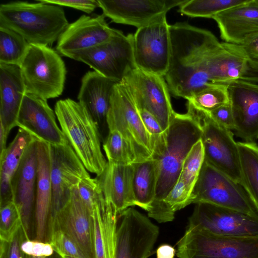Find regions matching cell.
Here are the masks:
<instances>
[{
  "mask_svg": "<svg viewBox=\"0 0 258 258\" xmlns=\"http://www.w3.org/2000/svg\"><path fill=\"white\" fill-rule=\"evenodd\" d=\"M177 245L178 258H258V237L220 236L187 228Z\"/></svg>",
  "mask_w": 258,
  "mask_h": 258,
  "instance_id": "10",
  "label": "cell"
},
{
  "mask_svg": "<svg viewBox=\"0 0 258 258\" xmlns=\"http://www.w3.org/2000/svg\"><path fill=\"white\" fill-rule=\"evenodd\" d=\"M55 229L64 232L89 258H94L91 215L80 197L77 186L73 188L67 204L48 221L46 237Z\"/></svg>",
  "mask_w": 258,
  "mask_h": 258,
  "instance_id": "17",
  "label": "cell"
},
{
  "mask_svg": "<svg viewBox=\"0 0 258 258\" xmlns=\"http://www.w3.org/2000/svg\"><path fill=\"white\" fill-rule=\"evenodd\" d=\"M204 161V148L201 139L193 145L187 154L179 176V178L192 190Z\"/></svg>",
  "mask_w": 258,
  "mask_h": 258,
  "instance_id": "36",
  "label": "cell"
},
{
  "mask_svg": "<svg viewBox=\"0 0 258 258\" xmlns=\"http://www.w3.org/2000/svg\"><path fill=\"white\" fill-rule=\"evenodd\" d=\"M43 3L66 6L84 12L87 14L93 12L99 7L97 0H37Z\"/></svg>",
  "mask_w": 258,
  "mask_h": 258,
  "instance_id": "43",
  "label": "cell"
},
{
  "mask_svg": "<svg viewBox=\"0 0 258 258\" xmlns=\"http://www.w3.org/2000/svg\"><path fill=\"white\" fill-rule=\"evenodd\" d=\"M236 135L244 142L258 140V84L233 81L226 84Z\"/></svg>",
  "mask_w": 258,
  "mask_h": 258,
  "instance_id": "22",
  "label": "cell"
},
{
  "mask_svg": "<svg viewBox=\"0 0 258 258\" xmlns=\"http://www.w3.org/2000/svg\"><path fill=\"white\" fill-rule=\"evenodd\" d=\"M213 19L224 42L244 45L258 36V0H246Z\"/></svg>",
  "mask_w": 258,
  "mask_h": 258,
  "instance_id": "24",
  "label": "cell"
},
{
  "mask_svg": "<svg viewBox=\"0 0 258 258\" xmlns=\"http://www.w3.org/2000/svg\"><path fill=\"white\" fill-rule=\"evenodd\" d=\"M49 148L52 202L48 221L67 204L73 188L82 180L90 177L68 142L62 145L49 144Z\"/></svg>",
  "mask_w": 258,
  "mask_h": 258,
  "instance_id": "15",
  "label": "cell"
},
{
  "mask_svg": "<svg viewBox=\"0 0 258 258\" xmlns=\"http://www.w3.org/2000/svg\"><path fill=\"white\" fill-rule=\"evenodd\" d=\"M54 113L47 100L26 92L16 124L37 140L50 145L64 144L68 141L56 123Z\"/></svg>",
  "mask_w": 258,
  "mask_h": 258,
  "instance_id": "19",
  "label": "cell"
},
{
  "mask_svg": "<svg viewBox=\"0 0 258 258\" xmlns=\"http://www.w3.org/2000/svg\"><path fill=\"white\" fill-rule=\"evenodd\" d=\"M26 93L19 66L0 63V125L8 136L17 126L18 113Z\"/></svg>",
  "mask_w": 258,
  "mask_h": 258,
  "instance_id": "26",
  "label": "cell"
},
{
  "mask_svg": "<svg viewBox=\"0 0 258 258\" xmlns=\"http://www.w3.org/2000/svg\"><path fill=\"white\" fill-rule=\"evenodd\" d=\"M54 112L67 141L86 169L99 175L107 161L101 150V135L95 121L80 102L70 98L58 100Z\"/></svg>",
  "mask_w": 258,
  "mask_h": 258,
  "instance_id": "4",
  "label": "cell"
},
{
  "mask_svg": "<svg viewBox=\"0 0 258 258\" xmlns=\"http://www.w3.org/2000/svg\"><path fill=\"white\" fill-rule=\"evenodd\" d=\"M187 228L225 237H258V218L207 203H197Z\"/></svg>",
  "mask_w": 258,
  "mask_h": 258,
  "instance_id": "13",
  "label": "cell"
},
{
  "mask_svg": "<svg viewBox=\"0 0 258 258\" xmlns=\"http://www.w3.org/2000/svg\"><path fill=\"white\" fill-rule=\"evenodd\" d=\"M29 45L18 33L0 26V63L19 65Z\"/></svg>",
  "mask_w": 258,
  "mask_h": 258,
  "instance_id": "33",
  "label": "cell"
},
{
  "mask_svg": "<svg viewBox=\"0 0 258 258\" xmlns=\"http://www.w3.org/2000/svg\"><path fill=\"white\" fill-rule=\"evenodd\" d=\"M121 82L127 88L137 107L145 109L153 114L163 130L166 131L175 111L164 77L136 69Z\"/></svg>",
  "mask_w": 258,
  "mask_h": 258,
  "instance_id": "14",
  "label": "cell"
},
{
  "mask_svg": "<svg viewBox=\"0 0 258 258\" xmlns=\"http://www.w3.org/2000/svg\"><path fill=\"white\" fill-rule=\"evenodd\" d=\"M55 258H60L58 254L56 253Z\"/></svg>",
  "mask_w": 258,
  "mask_h": 258,
  "instance_id": "50",
  "label": "cell"
},
{
  "mask_svg": "<svg viewBox=\"0 0 258 258\" xmlns=\"http://www.w3.org/2000/svg\"><path fill=\"white\" fill-rule=\"evenodd\" d=\"M242 45L249 52L258 57V36Z\"/></svg>",
  "mask_w": 258,
  "mask_h": 258,
  "instance_id": "46",
  "label": "cell"
},
{
  "mask_svg": "<svg viewBox=\"0 0 258 258\" xmlns=\"http://www.w3.org/2000/svg\"><path fill=\"white\" fill-rule=\"evenodd\" d=\"M133 188L137 206L148 212L156 196L157 170L155 161L150 159L132 164Z\"/></svg>",
  "mask_w": 258,
  "mask_h": 258,
  "instance_id": "30",
  "label": "cell"
},
{
  "mask_svg": "<svg viewBox=\"0 0 258 258\" xmlns=\"http://www.w3.org/2000/svg\"><path fill=\"white\" fill-rule=\"evenodd\" d=\"M103 15L113 22L138 28L166 16L185 0H97Z\"/></svg>",
  "mask_w": 258,
  "mask_h": 258,
  "instance_id": "18",
  "label": "cell"
},
{
  "mask_svg": "<svg viewBox=\"0 0 258 258\" xmlns=\"http://www.w3.org/2000/svg\"><path fill=\"white\" fill-rule=\"evenodd\" d=\"M38 2L1 4L0 26L18 33L29 44L48 46L58 40L69 24L60 6Z\"/></svg>",
  "mask_w": 258,
  "mask_h": 258,
  "instance_id": "3",
  "label": "cell"
},
{
  "mask_svg": "<svg viewBox=\"0 0 258 258\" xmlns=\"http://www.w3.org/2000/svg\"><path fill=\"white\" fill-rule=\"evenodd\" d=\"M9 243L1 240L0 245V258H8Z\"/></svg>",
  "mask_w": 258,
  "mask_h": 258,
  "instance_id": "48",
  "label": "cell"
},
{
  "mask_svg": "<svg viewBox=\"0 0 258 258\" xmlns=\"http://www.w3.org/2000/svg\"><path fill=\"white\" fill-rule=\"evenodd\" d=\"M105 17L103 14L93 17L83 15L69 24L57 40L56 51L67 57L108 41L116 29L109 27Z\"/></svg>",
  "mask_w": 258,
  "mask_h": 258,
  "instance_id": "21",
  "label": "cell"
},
{
  "mask_svg": "<svg viewBox=\"0 0 258 258\" xmlns=\"http://www.w3.org/2000/svg\"><path fill=\"white\" fill-rule=\"evenodd\" d=\"M37 172L34 212L35 239L46 241L52 202L49 144L37 140Z\"/></svg>",
  "mask_w": 258,
  "mask_h": 258,
  "instance_id": "28",
  "label": "cell"
},
{
  "mask_svg": "<svg viewBox=\"0 0 258 258\" xmlns=\"http://www.w3.org/2000/svg\"><path fill=\"white\" fill-rule=\"evenodd\" d=\"M19 66L27 93L46 100L61 95L67 70L56 51L48 46L29 44Z\"/></svg>",
  "mask_w": 258,
  "mask_h": 258,
  "instance_id": "5",
  "label": "cell"
},
{
  "mask_svg": "<svg viewBox=\"0 0 258 258\" xmlns=\"http://www.w3.org/2000/svg\"><path fill=\"white\" fill-rule=\"evenodd\" d=\"M109 131H118L131 149L135 163L152 159L151 141L131 94L121 82L114 86L107 115Z\"/></svg>",
  "mask_w": 258,
  "mask_h": 258,
  "instance_id": "8",
  "label": "cell"
},
{
  "mask_svg": "<svg viewBox=\"0 0 258 258\" xmlns=\"http://www.w3.org/2000/svg\"><path fill=\"white\" fill-rule=\"evenodd\" d=\"M46 241L51 244L60 258H89L75 241L59 229L49 233Z\"/></svg>",
  "mask_w": 258,
  "mask_h": 258,
  "instance_id": "37",
  "label": "cell"
},
{
  "mask_svg": "<svg viewBox=\"0 0 258 258\" xmlns=\"http://www.w3.org/2000/svg\"><path fill=\"white\" fill-rule=\"evenodd\" d=\"M159 234L148 217L128 208L118 216L114 258H148Z\"/></svg>",
  "mask_w": 258,
  "mask_h": 258,
  "instance_id": "16",
  "label": "cell"
},
{
  "mask_svg": "<svg viewBox=\"0 0 258 258\" xmlns=\"http://www.w3.org/2000/svg\"><path fill=\"white\" fill-rule=\"evenodd\" d=\"M35 139L28 132L19 128L13 141L0 154V206L13 201L12 180L26 149Z\"/></svg>",
  "mask_w": 258,
  "mask_h": 258,
  "instance_id": "29",
  "label": "cell"
},
{
  "mask_svg": "<svg viewBox=\"0 0 258 258\" xmlns=\"http://www.w3.org/2000/svg\"><path fill=\"white\" fill-rule=\"evenodd\" d=\"M208 114L220 126L230 131L234 130V119L230 103L218 107Z\"/></svg>",
  "mask_w": 258,
  "mask_h": 258,
  "instance_id": "42",
  "label": "cell"
},
{
  "mask_svg": "<svg viewBox=\"0 0 258 258\" xmlns=\"http://www.w3.org/2000/svg\"><path fill=\"white\" fill-rule=\"evenodd\" d=\"M94 258H114L119 214L99 185L90 209Z\"/></svg>",
  "mask_w": 258,
  "mask_h": 258,
  "instance_id": "25",
  "label": "cell"
},
{
  "mask_svg": "<svg viewBox=\"0 0 258 258\" xmlns=\"http://www.w3.org/2000/svg\"><path fill=\"white\" fill-rule=\"evenodd\" d=\"M133 167L107 161L96 179L105 197L119 215L131 206H137L133 188Z\"/></svg>",
  "mask_w": 258,
  "mask_h": 258,
  "instance_id": "27",
  "label": "cell"
},
{
  "mask_svg": "<svg viewBox=\"0 0 258 258\" xmlns=\"http://www.w3.org/2000/svg\"><path fill=\"white\" fill-rule=\"evenodd\" d=\"M55 252L53 255H52L51 256H50V257H45V256L35 257V256H29V255H26V258H55Z\"/></svg>",
  "mask_w": 258,
  "mask_h": 258,
  "instance_id": "49",
  "label": "cell"
},
{
  "mask_svg": "<svg viewBox=\"0 0 258 258\" xmlns=\"http://www.w3.org/2000/svg\"><path fill=\"white\" fill-rule=\"evenodd\" d=\"M170 56L164 77L173 96L188 99L213 85L206 69L208 51L220 42L210 31L187 22L170 25Z\"/></svg>",
  "mask_w": 258,
  "mask_h": 258,
  "instance_id": "1",
  "label": "cell"
},
{
  "mask_svg": "<svg viewBox=\"0 0 258 258\" xmlns=\"http://www.w3.org/2000/svg\"><path fill=\"white\" fill-rule=\"evenodd\" d=\"M175 252V249L172 246L167 244H162L157 249V258H174Z\"/></svg>",
  "mask_w": 258,
  "mask_h": 258,
  "instance_id": "45",
  "label": "cell"
},
{
  "mask_svg": "<svg viewBox=\"0 0 258 258\" xmlns=\"http://www.w3.org/2000/svg\"><path fill=\"white\" fill-rule=\"evenodd\" d=\"M186 113L201 128L205 160L244 188L239 149L233 133L217 124L208 113L188 102Z\"/></svg>",
  "mask_w": 258,
  "mask_h": 258,
  "instance_id": "6",
  "label": "cell"
},
{
  "mask_svg": "<svg viewBox=\"0 0 258 258\" xmlns=\"http://www.w3.org/2000/svg\"><path fill=\"white\" fill-rule=\"evenodd\" d=\"M246 0H185L178 12L191 18H212L217 14L244 3Z\"/></svg>",
  "mask_w": 258,
  "mask_h": 258,
  "instance_id": "32",
  "label": "cell"
},
{
  "mask_svg": "<svg viewBox=\"0 0 258 258\" xmlns=\"http://www.w3.org/2000/svg\"><path fill=\"white\" fill-rule=\"evenodd\" d=\"M165 132L163 144L152 154L156 163L157 183L155 199L148 212V216L159 223L174 219L175 213L163 200L178 180L187 154L202 135L198 123L189 114L176 112Z\"/></svg>",
  "mask_w": 258,
  "mask_h": 258,
  "instance_id": "2",
  "label": "cell"
},
{
  "mask_svg": "<svg viewBox=\"0 0 258 258\" xmlns=\"http://www.w3.org/2000/svg\"><path fill=\"white\" fill-rule=\"evenodd\" d=\"M103 148L108 162L130 165L135 162L134 154L126 141L117 131H109L103 143Z\"/></svg>",
  "mask_w": 258,
  "mask_h": 258,
  "instance_id": "35",
  "label": "cell"
},
{
  "mask_svg": "<svg viewBox=\"0 0 258 258\" xmlns=\"http://www.w3.org/2000/svg\"><path fill=\"white\" fill-rule=\"evenodd\" d=\"M192 192V190L179 177L163 201L170 210L175 213L191 204Z\"/></svg>",
  "mask_w": 258,
  "mask_h": 258,
  "instance_id": "39",
  "label": "cell"
},
{
  "mask_svg": "<svg viewBox=\"0 0 258 258\" xmlns=\"http://www.w3.org/2000/svg\"><path fill=\"white\" fill-rule=\"evenodd\" d=\"M119 82L95 71H88L83 77L78 95V102L87 110L96 123L103 143L109 130L107 115L115 85Z\"/></svg>",
  "mask_w": 258,
  "mask_h": 258,
  "instance_id": "23",
  "label": "cell"
},
{
  "mask_svg": "<svg viewBox=\"0 0 258 258\" xmlns=\"http://www.w3.org/2000/svg\"><path fill=\"white\" fill-rule=\"evenodd\" d=\"M21 248L25 254L35 257H50L55 253L49 242L36 239H24L21 243Z\"/></svg>",
  "mask_w": 258,
  "mask_h": 258,
  "instance_id": "41",
  "label": "cell"
},
{
  "mask_svg": "<svg viewBox=\"0 0 258 258\" xmlns=\"http://www.w3.org/2000/svg\"><path fill=\"white\" fill-rule=\"evenodd\" d=\"M187 100L196 108L208 113L230 103L227 86L225 84L209 86L198 92Z\"/></svg>",
  "mask_w": 258,
  "mask_h": 258,
  "instance_id": "34",
  "label": "cell"
},
{
  "mask_svg": "<svg viewBox=\"0 0 258 258\" xmlns=\"http://www.w3.org/2000/svg\"><path fill=\"white\" fill-rule=\"evenodd\" d=\"M166 16L138 28L133 34L136 68L162 77L167 71L170 56V25Z\"/></svg>",
  "mask_w": 258,
  "mask_h": 258,
  "instance_id": "12",
  "label": "cell"
},
{
  "mask_svg": "<svg viewBox=\"0 0 258 258\" xmlns=\"http://www.w3.org/2000/svg\"><path fill=\"white\" fill-rule=\"evenodd\" d=\"M191 201V204H209L258 218V209L246 189L205 160Z\"/></svg>",
  "mask_w": 258,
  "mask_h": 258,
  "instance_id": "7",
  "label": "cell"
},
{
  "mask_svg": "<svg viewBox=\"0 0 258 258\" xmlns=\"http://www.w3.org/2000/svg\"><path fill=\"white\" fill-rule=\"evenodd\" d=\"M26 238L22 227L16 233L13 239L9 242L8 258H26L21 248L22 241Z\"/></svg>",
  "mask_w": 258,
  "mask_h": 258,
  "instance_id": "44",
  "label": "cell"
},
{
  "mask_svg": "<svg viewBox=\"0 0 258 258\" xmlns=\"http://www.w3.org/2000/svg\"><path fill=\"white\" fill-rule=\"evenodd\" d=\"M137 109L143 123L150 136L153 154V152L163 143L165 132L153 114L145 109L140 108Z\"/></svg>",
  "mask_w": 258,
  "mask_h": 258,
  "instance_id": "40",
  "label": "cell"
},
{
  "mask_svg": "<svg viewBox=\"0 0 258 258\" xmlns=\"http://www.w3.org/2000/svg\"><path fill=\"white\" fill-rule=\"evenodd\" d=\"M37 140L26 149L11 181L13 200L20 212L26 238H30L31 224L34 216L37 172Z\"/></svg>",
  "mask_w": 258,
  "mask_h": 258,
  "instance_id": "20",
  "label": "cell"
},
{
  "mask_svg": "<svg viewBox=\"0 0 258 258\" xmlns=\"http://www.w3.org/2000/svg\"><path fill=\"white\" fill-rule=\"evenodd\" d=\"M8 137L3 127L0 125V154L7 148L6 143Z\"/></svg>",
  "mask_w": 258,
  "mask_h": 258,
  "instance_id": "47",
  "label": "cell"
},
{
  "mask_svg": "<svg viewBox=\"0 0 258 258\" xmlns=\"http://www.w3.org/2000/svg\"><path fill=\"white\" fill-rule=\"evenodd\" d=\"M206 64L213 84L233 81L258 83V57L242 45L220 42L208 51Z\"/></svg>",
  "mask_w": 258,
  "mask_h": 258,
  "instance_id": "11",
  "label": "cell"
},
{
  "mask_svg": "<svg viewBox=\"0 0 258 258\" xmlns=\"http://www.w3.org/2000/svg\"><path fill=\"white\" fill-rule=\"evenodd\" d=\"M0 208L1 240L9 243L22 227L21 217L14 201L0 206Z\"/></svg>",
  "mask_w": 258,
  "mask_h": 258,
  "instance_id": "38",
  "label": "cell"
},
{
  "mask_svg": "<svg viewBox=\"0 0 258 258\" xmlns=\"http://www.w3.org/2000/svg\"><path fill=\"white\" fill-rule=\"evenodd\" d=\"M67 57L85 63L96 72L117 82L137 69L134 58L133 34L125 35L117 29L106 42Z\"/></svg>",
  "mask_w": 258,
  "mask_h": 258,
  "instance_id": "9",
  "label": "cell"
},
{
  "mask_svg": "<svg viewBox=\"0 0 258 258\" xmlns=\"http://www.w3.org/2000/svg\"><path fill=\"white\" fill-rule=\"evenodd\" d=\"M237 145L244 188L258 209V145L238 142Z\"/></svg>",
  "mask_w": 258,
  "mask_h": 258,
  "instance_id": "31",
  "label": "cell"
}]
</instances>
